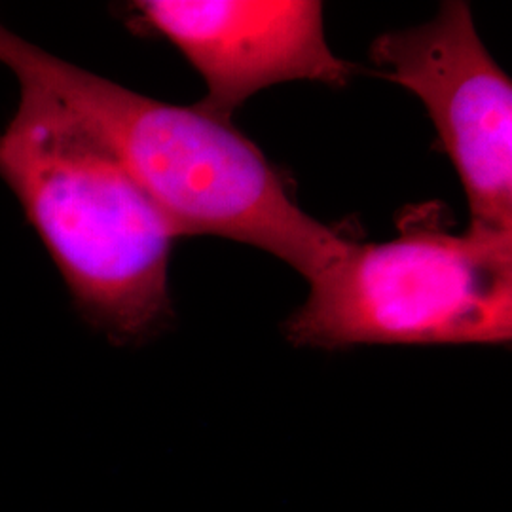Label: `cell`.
<instances>
[{
    "label": "cell",
    "instance_id": "1",
    "mask_svg": "<svg viewBox=\"0 0 512 512\" xmlns=\"http://www.w3.org/2000/svg\"><path fill=\"white\" fill-rule=\"evenodd\" d=\"M0 63L57 95L116 154L179 238L217 236L262 249L311 281L346 249L232 120L179 107L90 73L0 23Z\"/></svg>",
    "mask_w": 512,
    "mask_h": 512
},
{
    "label": "cell",
    "instance_id": "2",
    "mask_svg": "<svg viewBox=\"0 0 512 512\" xmlns=\"http://www.w3.org/2000/svg\"><path fill=\"white\" fill-rule=\"evenodd\" d=\"M19 80L0 135V177L63 275L80 315L112 342L137 344L173 319L177 232L92 129L57 95Z\"/></svg>",
    "mask_w": 512,
    "mask_h": 512
},
{
    "label": "cell",
    "instance_id": "3",
    "mask_svg": "<svg viewBox=\"0 0 512 512\" xmlns=\"http://www.w3.org/2000/svg\"><path fill=\"white\" fill-rule=\"evenodd\" d=\"M384 243L349 239L283 323L296 348L509 346L512 234H454L440 205L410 207Z\"/></svg>",
    "mask_w": 512,
    "mask_h": 512
},
{
    "label": "cell",
    "instance_id": "4",
    "mask_svg": "<svg viewBox=\"0 0 512 512\" xmlns=\"http://www.w3.org/2000/svg\"><path fill=\"white\" fill-rule=\"evenodd\" d=\"M380 76L416 93L467 194L469 226L512 234V84L478 37L471 6L450 0L429 23L376 38Z\"/></svg>",
    "mask_w": 512,
    "mask_h": 512
},
{
    "label": "cell",
    "instance_id": "5",
    "mask_svg": "<svg viewBox=\"0 0 512 512\" xmlns=\"http://www.w3.org/2000/svg\"><path fill=\"white\" fill-rule=\"evenodd\" d=\"M129 12L202 74L207 93L196 105L226 120L275 84L346 86L357 69L330 50L317 0H139Z\"/></svg>",
    "mask_w": 512,
    "mask_h": 512
}]
</instances>
